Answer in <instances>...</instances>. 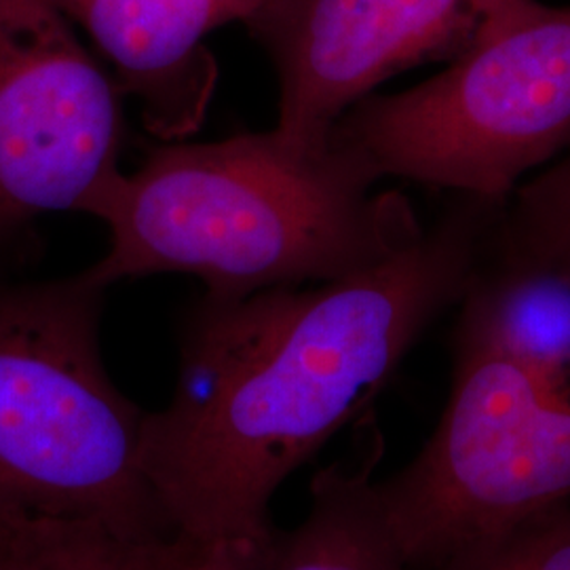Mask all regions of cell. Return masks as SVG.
Returning a JSON list of instances; mask_svg holds the SVG:
<instances>
[{
    "instance_id": "obj_3",
    "label": "cell",
    "mask_w": 570,
    "mask_h": 570,
    "mask_svg": "<svg viewBox=\"0 0 570 570\" xmlns=\"http://www.w3.org/2000/svg\"><path fill=\"white\" fill-rule=\"evenodd\" d=\"M106 287L85 271L0 287V522H98L164 537L144 471L146 410L104 366Z\"/></svg>"
},
{
    "instance_id": "obj_6",
    "label": "cell",
    "mask_w": 570,
    "mask_h": 570,
    "mask_svg": "<svg viewBox=\"0 0 570 570\" xmlns=\"http://www.w3.org/2000/svg\"><path fill=\"white\" fill-rule=\"evenodd\" d=\"M115 79L53 0H0V237L89 214L121 174Z\"/></svg>"
},
{
    "instance_id": "obj_8",
    "label": "cell",
    "mask_w": 570,
    "mask_h": 570,
    "mask_svg": "<svg viewBox=\"0 0 570 570\" xmlns=\"http://www.w3.org/2000/svg\"><path fill=\"white\" fill-rule=\"evenodd\" d=\"M115 68L122 94L136 96L161 138L190 131L216 81L204 41L247 23L263 0H53Z\"/></svg>"
},
{
    "instance_id": "obj_12",
    "label": "cell",
    "mask_w": 570,
    "mask_h": 570,
    "mask_svg": "<svg viewBox=\"0 0 570 570\" xmlns=\"http://www.w3.org/2000/svg\"><path fill=\"white\" fill-rule=\"evenodd\" d=\"M433 570H570V501L454 551Z\"/></svg>"
},
{
    "instance_id": "obj_2",
    "label": "cell",
    "mask_w": 570,
    "mask_h": 570,
    "mask_svg": "<svg viewBox=\"0 0 570 570\" xmlns=\"http://www.w3.org/2000/svg\"><path fill=\"white\" fill-rule=\"evenodd\" d=\"M374 184L330 144L301 150L273 129L165 144L91 207L110 242L85 273L106 289L188 273L220 301L334 282L423 233L406 199L374 195Z\"/></svg>"
},
{
    "instance_id": "obj_9",
    "label": "cell",
    "mask_w": 570,
    "mask_h": 570,
    "mask_svg": "<svg viewBox=\"0 0 570 570\" xmlns=\"http://www.w3.org/2000/svg\"><path fill=\"white\" fill-rule=\"evenodd\" d=\"M492 265H473L456 348L499 355L570 402V256L508 225Z\"/></svg>"
},
{
    "instance_id": "obj_1",
    "label": "cell",
    "mask_w": 570,
    "mask_h": 570,
    "mask_svg": "<svg viewBox=\"0 0 570 570\" xmlns=\"http://www.w3.org/2000/svg\"><path fill=\"white\" fill-rule=\"evenodd\" d=\"M487 204L317 287L205 296L184 327L174 395L144 419V471L169 529L214 550L263 553L277 490L364 414L461 298Z\"/></svg>"
},
{
    "instance_id": "obj_4",
    "label": "cell",
    "mask_w": 570,
    "mask_h": 570,
    "mask_svg": "<svg viewBox=\"0 0 570 570\" xmlns=\"http://www.w3.org/2000/svg\"><path fill=\"white\" fill-rule=\"evenodd\" d=\"M327 144L385 176L494 202L570 144V7L499 4L438 77L367 96Z\"/></svg>"
},
{
    "instance_id": "obj_13",
    "label": "cell",
    "mask_w": 570,
    "mask_h": 570,
    "mask_svg": "<svg viewBox=\"0 0 570 570\" xmlns=\"http://www.w3.org/2000/svg\"><path fill=\"white\" fill-rule=\"evenodd\" d=\"M510 226L570 256V155L518 193Z\"/></svg>"
},
{
    "instance_id": "obj_14",
    "label": "cell",
    "mask_w": 570,
    "mask_h": 570,
    "mask_svg": "<svg viewBox=\"0 0 570 570\" xmlns=\"http://www.w3.org/2000/svg\"><path fill=\"white\" fill-rule=\"evenodd\" d=\"M226 570H254V560L244 558V556H235Z\"/></svg>"
},
{
    "instance_id": "obj_10",
    "label": "cell",
    "mask_w": 570,
    "mask_h": 570,
    "mask_svg": "<svg viewBox=\"0 0 570 570\" xmlns=\"http://www.w3.org/2000/svg\"><path fill=\"white\" fill-rule=\"evenodd\" d=\"M379 435L357 468L332 465L313 475L305 518L275 530L254 570H412L372 480L383 454Z\"/></svg>"
},
{
    "instance_id": "obj_7",
    "label": "cell",
    "mask_w": 570,
    "mask_h": 570,
    "mask_svg": "<svg viewBox=\"0 0 570 570\" xmlns=\"http://www.w3.org/2000/svg\"><path fill=\"white\" fill-rule=\"evenodd\" d=\"M508 0H263L245 23L279 82L275 134L326 146L336 121L407 68L456 58Z\"/></svg>"
},
{
    "instance_id": "obj_11",
    "label": "cell",
    "mask_w": 570,
    "mask_h": 570,
    "mask_svg": "<svg viewBox=\"0 0 570 570\" xmlns=\"http://www.w3.org/2000/svg\"><path fill=\"white\" fill-rule=\"evenodd\" d=\"M233 553L184 534L144 537L98 522H0V570H226Z\"/></svg>"
},
{
    "instance_id": "obj_5",
    "label": "cell",
    "mask_w": 570,
    "mask_h": 570,
    "mask_svg": "<svg viewBox=\"0 0 570 570\" xmlns=\"http://www.w3.org/2000/svg\"><path fill=\"white\" fill-rule=\"evenodd\" d=\"M376 489L407 567L433 570L570 501V402L499 355L456 348L438 428Z\"/></svg>"
}]
</instances>
